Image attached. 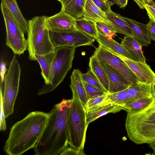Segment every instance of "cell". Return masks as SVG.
Listing matches in <instances>:
<instances>
[{"mask_svg":"<svg viewBox=\"0 0 155 155\" xmlns=\"http://www.w3.org/2000/svg\"><path fill=\"white\" fill-rule=\"evenodd\" d=\"M72 99H63L48 113V120L34 148L36 155H58L68 147V118Z\"/></svg>","mask_w":155,"mask_h":155,"instance_id":"6da1fadb","label":"cell"},{"mask_svg":"<svg viewBox=\"0 0 155 155\" xmlns=\"http://www.w3.org/2000/svg\"><path fill=\"white\" fill-rule=\"evenodd\" d=\"M49 115L39 111L29 113L11 128L4 150L9 155H21L34 148L47 123Z\"/></svg>","mask_w":155,"mask_h":155,"instance_id":"7a4b0ae2","label":"cell"},{"mask_svg":"<svg viewBox=\"0 0 155 155\" xmlns=\"http://www.w3.org/2000/svg\"><path fill=\"white\" fill-rule=\"evenodd\" d=\"M126 129L129 139L137 144H150L155 140V98L145 109L127 113Z\"/></svg>","mask_w":155,"mask_h":155,"instance_id":"3957f363","label":"cell"},{"mask_svg":"<svg viewBox=\"0 0 155 155\" xmlns=\"http://www.w3.org/2000/svg\"><path fill=\"white\" fill-rule=\"evenodd\" d=\"M46 18L44 15L36 16L28 21L27 42L31 60L36 61V55H43L55 49L46 27Z\"/></svg>","mask_w":155,"mask_h":155,"instance_id":"277c9868","label":"cell"},{"mask_svg":"<svg viewBox=\"0 0 155 155\" xmlns=\"http://www.w3.org/2000/svg\"><path fill=\"white\" fill-rule=\"evenodd\" d=\"M76 48L62 46L56 48L48 84H44L38 94H44L53 91L63 82L71 69Z\"/></svg>","mask_w":155,"mask_h":155,"instance_id":"5b68a950","label":"cell"},{"mask_svg":"<svg viewBox=\"0 0 155 155\" xmlns=\"http://www.w3.org/2000/svg\"><path fill=\"white\" fill-rule=\"evenodd\" d=\"M68 114V144L80 150H84L86 130L88 124L86 110L77 99L72 98Z\"/></svg>","mask_w":155,"mask_h":155,"instance_id":"8992f818","label":"cell"},{"mask_svg":"<svg viewBox=\"0 0 155 155\" xmlns=\"http://www.w3.org/2000/svg\"><path fill=\"white\" fill-rule=\"evenodd\" d=\"M21 73V66L15 54L5 74L4 86L2 89H0L3 96L5 118L13 113L15 104L19 90Z\"/></svg>","mask_w":155,"mask_h":155,"instance_id":"52a82bcc","label":"cell"},{"mask_svg":"<svg viewBox=\"0 0 155 155\" xmlns=\"http://www.w3.org/2000/svg\"><path fill=\"white\" fill-rule=\"evenodd\" d=\"M0 8L6 28V45L15 54H21L28 49L27 40L24 34L13 19L7 7L2 2Z\"/></svg>","mask_w":155,"mask_h":155,"instance_id":"ba28073f","label":"cell"},{"mask_svg":"<svg viewBox=\"0 0 155 155\" xmlns=\"http://www.w3.org/2000/svg\"><path fill=\"white\" fill-rule=\"evenodd\" d=\"M94 55L123 76L131 84L139 82L137 77L127 65L113 51L101 45L96 48Z\"/></svg>","mask_w":155,"mask_h":155,"instance_id":"9c48e42d","label":"cell"},{"mask_svg":"<svg viewBox=\"0 0 155 155\" xmlns=\"http://www.w3.org/2000/svg\"><path fill=\"white\" fill-rule=\"evenodd\" d=\"M51 41L55 48L62 46L77 48L94 46V38L78 29L63 32L50 31Z\"/></svg>","mask_w":155,"mask_h":155,"instance_id":"30bf717a","label":"cell"},{"mask_svg":"<svg viewBox=\"0 0 155 155\" xmlns=\"http://www.w3.org/2000/svg\"><path fill=\"white\" fill-rule=\"evenodd\" d=\"M113 52L127 65L139 82L151 84L155 80V73L146 63L132 60Z\"/></svg>","mask_w":155,"mask_h":155,"instance_id":"8fae6325","label":"cell"},{"mask_svg":"<svg viewBox=\"0 0 155 155\" xmlns=\"http://www.w3.org/2000/svg\"><path fill=\"white\" fill-rule=\"evenodd\" d=\"M74 19L61 11L53 15L46 16V27L50 31L56 32L77 30Z\"/></svg>","mask_w":155,"mask_h":155,"instance_id":"7c38bea8","label":"cell"},{"mask_svg":"<svg viewBox=\"0 0 155 155\" xmlns=\"http://www.w3.org/2000/svg\"><path fill=\"white\" fill-rule=\"evenodd\" d=\"M100 61L106 73L108 80V93H112L124 90L131 84L110 66L104 62Z\"/></svg>","mask_w":155,"mask_h":155,"instance_id":"4fadbf2b","label":"cell"},{"mask_svg":"<svg viewBox=\"0 0 155 155\" xmlns=\"http://www.w3.org/2000/svg\"><path fill=\"white\" fill-rule=\"evenodd\" d=\"M81 72L74 69L70 76V87L73 94V98L77 99L86 109L88 101V97L81 79Z\"/></svg>","mask_w":155,"mask_h":155,"instance_id":"5bb4252c","label":"cell"},{"mask_svg":"<svg viewBox=\"0 0 155 155\" xmlns=\"http://www.w3.org/2000/svg\"><path fill=\"white\" fill-rule=\"evenodd\" d=\"M128 24L133 34L134 38L142 46H147L151 44V39L147 25L121 16Z\"/></svg>","mask_w":155,"mask_h":155,"instance_id":"9a60e30c","label":"cell"},{"mask_svg":"<svg viewBox=\"0 0 155 155\" xmlns=\"http://www.w3.org/2000/svg\"><path fill=\"white\" fill-rule=\"evenodd\" d=\"M122 110H124L123 107L117 104H100L86 110L87 123L89 124L99 117L108 113H115Z\"/></svg>","mask_w":155,"mask_h":155,"instance_id":"2e32d148","label":"cell"},{"mask_svg":"<svg viewBox=\"0 0 155 155\" xmlns=\"http://www.w3.org/2000/svg\"><path fill=\"white\" fill-rule=\"evenodd\" d=\"M83 17L94 22H101L104 23L114 30L112 24L108 19L106 13L98 7L91 0H86Z\"/></svg>","mask_w":155,"mask_h":155,"instance_id":"e0dca14e","label":"cell"},{"mask_svg":"<svg viewBox=\"0 0 155 155\" xmlns=\"http://www.w3.org/2000/svg\"><path fill=\"white\" fill-rule=\"evenodd\" d=\"M128 102L152 96L151 84L140 82L131 84L126 89Z\"/></svg>","mask_w":155,"mask_h":155,"instance_id":"ac0fdd59","label":"cell"},{"mask_svg":"<svg viewBox=\"0 0 155 155\" xmlns=\"http://www.w3.org/2000/svg\"><path fill=\"white\" fill-rule=\"evenodd\" d=\"M7 7L11 15L21 31L24 34L28 33V21L23 15L16 0H1Z\"/></svg>","mask_w":155,"mask_h":155,"instance_id":"d6986e66","label":"cell"},{"mask_svg":"<svg viewBox=\"0 0 155 155\" xmlns=\"http://www.w3.org/2000/svg\"><path fill=\"white\" fill-rule=\"evenodd\" d=\"M98 34V35L95 40L99 45H103L116 54L137 61L121 44L114 41L112 37L105 36L99 33Z\"/></svg>","mask_w":155,"mask_h":155,"instance_id":"ffe728a7","label":"cell"},{"mask_svg":"<svg viewBox=\"0 0 155 155\" xmlns=\"http://www.w3.org/2000/svg\"><path fill=\"white\" fill-rule=\"evenodd\" d=\"M86 0H63L61 11H63L74 19L83 17Z\"/></svg>","mask_w":155,"mask_h":155,"instance_id":"44dd1931","label":"cell"},{"mask_svg":"<svg viewBox=\"0 0 155 155\" xmlns=\"http://www.w3.org/2000/svg\"><path fill=\"white\" fill-rule=\"evenodd\" d=\"M105 13L108 19L112 24L115 32L125 36L134 37L131 29L119 14L115 13L111 10Z\"/></svg>","mask_w":155,"mask_h":155,"instance_id":"7402d4cb","label":"cell"},{"mask_svg":"<svg viewBox=\"0 0 155 155\" xmlns=\"http://www.w3.org/2000/svg\"><path fill=\"white\" fill-rule=\"evenodd\" d=\"M121 44L137 61L146 62V58L142 50V46L132 37L125 36Z\"/></svg>","mask_w":155,"mask_h":155,"instance_id":"603a6c76","label":"cell"},{"mask_svg":"<svg viewBox=\"0 0 155 155\" xmlns=\"http://www.w3.org/2000/svg\"><path fill=\"white\" fill-rule=\"evenodd\" d=\"M89 67L90 70L97 77L107 93H108L109 83L106 73L99 61L94 55L90 58Z\"/></svg>","mask_w":155,"mask_h":155,"instance_id":"cb8c5ba5","label":"cell"},{"mask_svg":"<svg viewBox=\"0 0 155 155\" xmlns=\"http://www.w3.org/2000/svg\"><path fill=\"white\" fill-rule=\"evenodd\" d=\"M54 51L43 55H35L41 69V75L44 80L45 84L48 83L50 70L54 56Z\"/></svg>","mask_w":155,"mask_h":155,"instance_id":"d4e9b609","label":"cell"},{"mask_svg":"<svg viewBox=\"0 0 155 155\" xmlns=\"http://www.w3.org/2000/svg\"><path fill=\"white\" fill-rule=\"evenodd\" d=\"M154 99L153 96L147 97L127 103L123 106L124 110L127 113H137L147 107L152 103Z\"/></svg>","mask_w":155,"mask_h":155,"instance_id":"484cf974","label":"cell"},{"mask_svg":"<svg viewBox=\"0 0 155 155\" xmlns=\"http://www.w3.org/2000/svg\"><path fill=\"white\" fill-rule=\"evenodd\" d=\"M74 21L77 29L96 39L98 34L95 22L83 18L75 19Z\"/></svg>","mask_w":155,"mask_h":155,"instance_id":"4316f807","label":"cell"},{"mask_svg":"<svg viewBox=\"0 0 155 155\" xmlns=\"http://www.w3.org/2000/svg\"><path fill=\"white\" fill-rule=\"evenodd\" d=\"M128 102L127 90L126 89L117 92L107 93L106 97L101 104H116L123 107Z\"/></svg>","mask_w":155,"mask_h":155,"instance_id":"83f0119b","label":"cell"},{"mask_svg":"<svg viewBox=\"0 0 155 155\" xmlns=\"http://www.w3.org/2000/svg\"><path fill=\"white\" fill-rule=\"evenodd\" d=\"M81 75L83 81L107 93L97 77L91 70L86 73H82L81 72Z\"/></svg>","mask_w":155,"mask_h":155,"instance_id":"f1b7e54d","label":"cell"},{"mask_svg":"<svg viewBox=\"0 0 155 155\" xmlns=\"http://www.w3.org/2000/svg\"><path fill=\"white\" fill-rule=\"evenodd\" d=\"M98 33L112 37L116 35V32L106 24L101 22H95Z\"/></svg>","mask_w":155,"mask_h":155,"instance_id":"f546056e","label":"cell"},{"mask_svg":"<svg viewBox=\"0 0 155 155\" xmlns=\"http://www.w3.org/2000/svg\"><path fill=\"white\" fill-rule=\"evenodd\" d=\"M88 101L93 98L101 96L106 93L100 89L83 81Z\"/></svg>","mask_w":155,"mask_h":155,"instance_id":"4dcf8cb0","label":"cell"},{"mask_svg":"<svg viewBox=\"0 0 155 155\" xmlns=\"http://www.w3.org/2000/svg\"><path fill=\"white\" fill-rule=\"evenodd\" d=\"M107 93L89 100L87 104L86 110L101 104L106 97Z\"/></svg>","mask_w":155,"mask_h":155,"instance_id":"1f68e13d","label":"cell"},{"mask_svg":"<svg viewBox=\"0 0 155 155\" xmlns=\"http://www.w3.org/2000/svg\"><path fill=\"white\" fill-rule=\"evenodd\" d=\"M3 96L2 91H0V130L1 131H5L6 129V126L5 120V117L3 105Z\"/></svg>","mask_w":155,"mask_h":155,"instance_id":"d6a6232c","label":"cell"},{"mask_svg":"<svg viewBox=\"0 0 155 155\" xmlns=\"http://www.w3.org/2000/svg\"><path fill=\"white\" fill-rule=\"evenodd\" d=\"M60 155H85L84 150H80L71 147L64 149L59 154Z\"/></svg>","mask_w":155,"mask_h":155,"instance_id":"836d02e7","label":"cell"},{"mask_svg":"<svg viewBox=\"0 0 155 155\" xmlns=\"http://www.w3.org/2000/svg\"><path fill=\"white\" fill-rule=\"evenodd\" d=\"M94 3L105 13L111 10L110 7L104 0H91Z\"/></svg>","mask_w":155,"mask_h":155,"instance_id":"e575fe53","label":"cell"},{"mask_svg":"<svg viewBox=\"0 0 155 155\" xmlns=\"http://www.w3.org/2000/svg\"><path fill=\"white\" fill-rule=\"evenodd\" d=\"M147 25L151 39L155 41V22L150 18L149 21Z\"/></svg>","mask_w":155,"mask_h":155,"instance_id":"d590c367","label":"cell"},{"mask_svg":"<svg viewBox=\"0 0 155 155\" xmlns=\"http://www.w3.org/2000/svg\"><path fill=\"white\" fill-rule=\"evenodd\" d=\"M0 66V87H2L3 86L5 73L8 70L6 68L5 63L3 61L1 60Z\"/></svg>","mask_w":155,"mask_h":155,"instance_id":"8d00e7d4","label":"cell"},{"mask_svg":"<svg viewBox=\"0 0 155 155\" xmlns=\"http://www.w3.org/2000/svg\"><path fill=\"white\" fill-rule=\"evenodd\" d=\"M128 0H114L115 4L120 8H124L127 5Z\"/></svg>","mask_w":155,"mask_h":155,"instance_id":"74e56055","label":"cell"},{"mask_svg":"<svg viewBox=\"0 0 155 155\" xmlns=\"http://www.w3.org/2000/svg\"><path fill=\"white\" fill-rule=\"evenodd\" d=\"M151 87L152 96L155 98V80L151 84Z\"/></svg>","mask_w":155,"mask_h":155,"instance_id":"f35d334b","label":"cell"},{"mask_svg":"<svg viewBox=\"0 0 155 155\" xmlns=\"http://www.w3.org/2000/svg\"><path fill=\"white\" fill-rule=\"evenodd\" d=\"M107 2L111 7L112 5L115 4L114 0H104Z\"/></svg>","mask_w":155,"mask_h":155,"instance_id":"ab89813d","label":"cell"},{"mask_svg":"<svg viewBox=\"0 0 155 155\" xmlns=\"http://www.w3.org/2000/svg\"><path fill=\"white\" fill-rule=\"evenodd\" d=\"M150 146L153 150V154L155 155V140L150 144Z\"/></svg>","mask_w":155,"mask_h":155,"instance_id":"60d3db41","label":"cell"},{"mask_svg":"<svg viewBox=\"0 0 155 155\" xmlns=\"http://www.w3.org/2000/svg\"><path fill=\"white\" fill-rule=\"evenodd\" d=\"M153 3L154 4V5L155 6V2L153 0Z\"/></svg>","mask_w":155,"mask_h":155,"instance_id":"b9f144b4","label":"cell"},{"mask_svg":"<svg viewBox=\"0 0 155 155\" xmlns=\"http://www.w3.org/2000/svg\"><path fill=\"white\" fill-rule=\"evenodd\" d=\"M57 0L59 1L60 2H61L63 0Z\"/></svg>","mask_w":155,"mask_h":155,"instance_id":"7bdbcfd3","label":"cell"},{"mask_svg":"<svg viewBox=\"0 0 155 155\" xmlns=\"http://www.w3.org/2000/svg\"><path fill=\"white\" fill-rule=\"evenodd\" d=\"M155 2V0H153Z\"/></svg>","mask_w":155,"mask_h":155,"instance_id":"ee69618b","label":"cell"}]
</instances>
